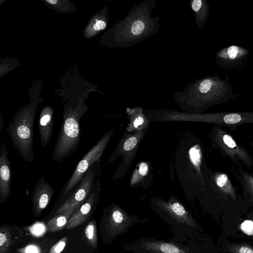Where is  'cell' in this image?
<instances>
[{"instance_id": "cell-15", "label": "cell", "mask_w": 253, "mask_h": 253, "mask_svg": "<svg viewBox=\"0 0 253 253\" xmlns=\"http://www.w3.org/2000/svg\"><path fill=\"white\" fill-rule=\"evenodd\" d=\"M249 50L242 46L230 45L221 48L215 54L216 64L222 68L239 66L249 56Z\"/></svg>"}, {"instance_id": "cell-28", "label": "cell", "mask_w": 253, "mask_h": 253, "mask_svg": "<svg viewBox=\"0 0 253 253\" xmlns=\"http://www.w3.org/2000/svg\"><path fill=\"white\" fill-rule=\"evenodd\" d=\"M19 253H41V248L37 245H29L18 250Z\"/></svg>"}, {"instance_id": "cell-24", "label": "cell", "mask_w": 253, "mask_h": 253, "mask_svg": "<svg viewBox=\"0 0 253 253\" xmlns=\"http://www.w3.org/2000/svg\"><path fill=\"white\" fill-rule=\"evenodd\" d=\"M13 241L9 229L1 226L0 228V253H9Z\"/></svg>"}, {"instance_id": "cell-6", "label": "cell", "mask_w": 253, "mask_h": 253, "mask_svg": "<svg viewBox=\"0 0 253 253\" xmlns=\"http://www.w3.org/2000/svg\"><path fill=\"white\" fill-rule=\"evenodd\" d=\"M83 115L82 111L68 110L64 113L53 151L52 158L55 162H62L78 149L81 142L80 121Z\"/></svg>"}, {"instance_id": "cell-14", "label": "cell", "mask_w": 253, "mask_h": 253, "mask_svg": "<svg viewBox=\"0 0 253 253\" xmlns=\"http://www.w3.org/2000/svg\"><path fill=\"white\" fill-rule=\"evenodd\" d=\"M101 161L99 162L95 181L90 193L85 202L79 207L69 220L66 226L67 229H72L84 223L96 207L102 188L100 185V175Z\"/></svg>"}, {"instance_id": "cell-16", "label": "cell", "mask_w": 253, "mask_h": 253, "mask_svg": "<svg viewBox=\"0 0 253 253\" xmlns=\"http://www.w3.org/2000/svg\"><path fill=\"white\" fill-rule=\"evenodd\" d=\"M55 191L50 183L42 176L37 182L32 193L31 202L35 215H39L48 205Z\"/></svg>"}, {"instance_id": "cell-25", "label": "cell", "mask_w": 253, "mask_h": 253, "mask_svg": "<svg viewBox=\"0 0 253 253\" xmlns=\"http://www.w3.org/2000/svg\"><path fill=\"white\" fill-rule=\"evenodd\" d=\"M84 234L89 245L94 248L97 246V234L96 224L95 220L90 221L84 229Z\"/></svg>"}, {"instance_id": "cell-21", "label": "cell", "mask_w": 253, "mask_h": 253, "mask_svg": "<svg viewBox=\"0 0 253 253\" xmlns=\"http://www.w3.org/2000/svg\"><path fill=\"white\" fill-rule=\"evenodd\" d=\"M53 126L51 110L47 108L44 109L41 114L38 125L41 144L42 147L49 144L52 137Z\"/></svg>"}, {"instance_id": "cell-2", "label": "cell", "mask_w": 253, "mask_h": 253, "mask_svg": "<svg viewBox=\"0 0 253 253\" xmlns=\"http://www.w3.org/2000/svg\"><path fill=\"white\" fill-rule=\"evenodd\" d=\"M238 96L228 80L209 75L187 84L184 89L174 93L173 99L182 112L202 114Z\"/></svg>"}, {"instance_id": "cell-31", "label": "cell", "mask_w": 253, "mask_h": 253, "mask_svg": "<svg viewBox=\"0 0 253 253\" xmlns=\"http://www.w3.org/2000/svg\"><path fill=\"white\" fill-rule=\"evenodd\" d=\"M46 1L51 4H55L57 2L56 0H46Z\"/></svg>"}, {"instance_id": "cell-1", "label": "cell", "mask_w": 253, "mask_h": 253, "mask_svg": "<svg viewBox=\"0 0 253 253\" xmlns=\"http://www.w3.org/2000/svg\"><path fill=\"white\" fill-rule=\"evenodd\" d=\"M205 161L201 140L190 135L178 144L174 156L170 175L175 174L187 198H197L202 202L207 196L206 183L202 168Z\"/></svg>"}, {"instance_id": "cell-27", "label": "cell", "mask_w": 253, "mask_h": 253, "mask_svg": "<svg viewBox=\"0 0 253 253\" xmlns=\"http://www.w3.org/2000/svg\"><path fill=\"white\" fill-rule=\"evenodd\" d=\"M67 242L68 238L66 237H63L51 247L48 253H61L66 247Z\"/></svg>"}, {"instance_id": "cell-11", "label": "cell", "mask_w": 253, "mask_h": 253, "mask_svg": "<svg viewBox=\"0 0 253 253\" xmlns=\"http://www.w3.org/2000/svg\"><path fill=\"white\" fill-rule=\"evenodd\" d=\"M122 248L132 253H194L186 246L150 237L141 238L126 243Z\"/></svg>"}, {"instance_id": "cell-7", "label": "cell", "mask_w": 253, "mask_h": 253, "mask_svg": "<svg viewBox=\"0 0 253 253\" xmlns=\"http://www.w3.org/2000/svg\"><path fill=\"white\" fill-rule=\"evenodd\" d=\"M212 147L231 163H240L245 167H253V158L243 145L239 143L224 127L213 125L209 134Z\"/></svg>"}, {"instance_id": "cell-26", "label": "cell", "mask_w": 253, "mask_h": 253, "mask_svg": "<svg viewBox=\"0 0 253 253\" xmlns=\"http://www.w3.org/2000/svg\"><path fill=\"white\" fill-rule=\"evenodd\" d=\"M229 250L233 253H253V248L247 244L232 245Z\"/></svg>"}, {"instance_id": "cell-5", "label": "cell", "mask_w": 253, "mask_h": 253, "mask_svg": "<svg viewBox=\"0 0 253 253\" xmlns=\"http://www.w3.org/2000/svg\"><path fill=\"white\" fill-rule=\"evenodd\" d=\"M33 110H24L17 113L8 124L7 131L12 144L22 159L27 162L34 161L33 150L34 122Z\"/></svg>"}, {"instance_id": "cell-12", "label": "cell", "mask_w": 253, "mask_h": 253, "mask_svg": "<svg viewBox=\"0 0 253 253\" xmlns=\"http://www.w3.org/2000/svg\"><path fill=\"white\" fill-rule=\"evenodd\" d=\"M100 160L95 162L73 191L66 198L55 213V215L66 211L78 209L89 196L97 174Z\"/></svg>"}, {"instance_id": "cell-19", "label": "cell", "mask_w": 253, "mask_h": 253, "mask_svg": "<svg viewBox=\"0 0 253 253\" xmlns=\"http://www.w3.org/2000/svg\"><path fill=\"white\" fill-rule=\"evenodd\" d=\"M153 168L149 161L139 162L133 171L130 181L129 186L132 188L142 187L144 189H148L152 183L153 175Z\"/></svg>"}, {"instance_id": "cell-10", "label": "cell", "mask_w": 253, "mask_h": 253, "mask_svg": "<svg viewBox=\"0 0 253 253\" xmlns=\"http://www.w3.org/2000/svg\"><path fill=\"white\" fill-rule=\"evenodd\" d=\"M112 128L104 134L79 161L70 177L62 188L59 197H67L81 179L91 168L93 164L99 161L114 132Z\"/></svg>"}, {"instance_id": "cell-23", "label": "cell", "mask_w": 253, "mask_h": 253, "mask_svg": "<svg viewBox=\"0 0 253 253\" xmlns=\"http://www.w3.org/2000/svg\"><path fill=\"white\" fill-rule=\"evenodd\" d=\"M77 210H69L55 215L48 221L46 230L48 232H56L62 230L67 226L69 219Z\"/></svg>"}, {"instance_id": "cell-8", "label": "cell", "mask_w": 253, "mask_h": 253, "mask_svg": "<svg viewBox=\"0 0 253 253\" xmlns=\"http://www.w3.org/2000/svg\"><path fill=\"white\" fill-rule=\"evenodd\" d=\"M147 130L145 129L131 132H125L105 164V166L111 165L118 157H123L111 180H116L124 176L136 157L140 142Z\"/></svg>"}, {"instance_id": "cell-13", "label": "cell", "mask_w": 253, "mask_h": 253, "mask_svg": "<svg viewBox=\"0 0 253 253\" xmlns=\"http://www.w3.org/2000/svg\"><path fill=\"white\" fill-rule=\"evenodd\" d=\"M203 123L219 125L235 131L239 126L253 124V112L204 113Z\"/></svg>"}, {"instance_id": "cell-3", "label": "cell", "mask_w": 253, "mask_h": 253, "mask_svg": "<svg viewBox=\"0 0 253 253\" xmlns=\"http://www.w3.org/2000/svg\"><path fill=\"white\" fill-rule=\"evenodd\" d=\"M157 5V0H145L135 4L116 24L113 30L114 45L129 47L157 33L161 27L160 17L152 16Z\"/></svg>"}, {"instance_id": "cell-18", "label": "cell", "mask_w": 253, "mask_h": 253, "mask_svg": "<svg viewBox=\"0 0 253 253\" xmlns=\"http://www.w3.org/2000/svg\"><path fill=\"white\" fill-rule=\"evenodd\" d=\"M230 169L240 185L243 197L253 204V172L247 170L241 163H231Z\"/></svg>"}, {"instance_id": "cell-29", "label": "cell", "mask_w": 253, "mask_h": 253, "mask_svg": "<svg viewBox=\"0 0 253 253\" xmlns=\"http://www.w3.org/2000/svg\"><path fill=\"white\" fill-rule=\"evenodd\" d=\"M45 230L44 224L41 223H37L35 224L30 228L31 232L36 235L40 236L42 235Z\"/></svg>"}, {"instance_id": "cell-32", "label": "cell", "mask_w": 253, "mask_h": 253, "mask_svg": "<svg viewBox=\"0 0 253 253\" xmlns=\"http://www.w3.org/2000/svg\"><path fill=\"white\" fill-rule=\"evenodd\" d=\"M249 145L250 146V147L251 148H252L253 149V142H252L250 143Z\"/></svg>"}, {"instance_id": "cell-17", "label": "cell", "mask_w": 253, "mask_h": 253, "mask_svg": "<svg viewBox=\"0 0 253 253\" xmlns=\"http://www.w3.org/2000/svg\"><path fill=\"white\" fill-rule=\"evenodd\" d=\"M9 152L5 143L0 149V204L5 202L11 193L12 171Z\"/></svg>"}, {"instance_id": "cell-22", "label": "cell", "mask_w": 253, "mask_h": 253, "mask_svg": "<svg viewBox=\"0 0 253 253\" xmlns=\"http://www.w3.org/2000/svg\"><path fill=\"white\" fill-rule=\"evenodd\" d=\"M189 5L195 15L196 24L202 30L209 16L210 6L206 0H190Z\"/></svg>"}, {"instance_id": "cell-20", "label": "cell", "mask_w": 253, "mask_h": 253, "mask_svg": "<svg viewBox=\"0 0 253 253\" xmlns=\"http://www.w3.org/2000/svg\"><path fill=\"white\" fill-rule=\"evenodd\" d=\"M144 111L141 107L138 106L126 108V112L129 119L126 127V132L148 130L150 122L146 117Z\"/></svg>"}, {"instance_id": "cell-30", "label": "cell", "mask_w": 253, "mask_h": 253, "mask_svg": "<svg viewBox=\"0 0 253 253\" xmlns=\"http://www.w3.org/2000/svg\"><path fill=\"white\" fill-rule=\"evenodd\" d=\"M107 26V23L103 20H98L94 24L93 28L94 30L99 31L100 30H104Z\"/></svg>"}, {"instance_id": "cell-9", "label": "cell", "mask_w": 253, "mask_h": 253, "mask_svg": "<svg viewBox=\"0 0 253 253\" xmlns=\"http://www.w3.org/2000/svg\"><path fill=\"white\" fill-rule=\"evenodd\" d=\"M104 231L109 243L119 236L127 233L135 225L148 222L147 219L129 214L114 203L104 209Z\"/></svg>"}, {"instance_id": "cell-4", "label": "cell", "mask_w": 253, "mask_h": 253, "mask_svg": "<svg viewBox=\"0 0 253 253\" xmlns=\"http://www.w3.org/2000/svg\"><path fill=\"white\" fill-rule=\"evenodd\" d=\"M150 203L154 212L176 235L190 238L199 228L190 211L175 196L170 195L168 200L156 196Z\"/></svg>"}]
</instances>
